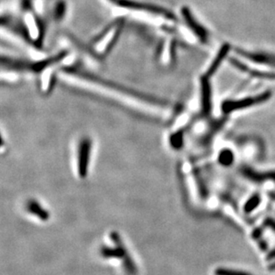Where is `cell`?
I'll return each mask as SVG.
<instances>
[{
	"instance_id": "1",
	"label": "cell",
	"mask_w": 275,
	"mask_h": 275,
	"mask_svg": "<svg viewBox=\"0 0 275 275\" xmlns=\"http://www.w3.org/2000/svg\"><path fill=\"white\" fill-rule=\"evenodd\" d=\"M112 240L115 244L114 247H102L101 249V256L104 258H115L123 259V265L125 271L129 275H135L137 272V268L132 258L129 256V253L125 247L124 243L117 233L112 234Z\"/></svg>"
},
{
	"instance_id": "2",
	"label": "cell",
	"mask_w": 275,
	"mask_h": 275,
	"mask_svg": "<svg viewBox=\"0 0 275 275\" xmlns=\"http://www.w3.org/2000/svg\"><path fill=\"white\" fill-rule=\"evenodd\" d=\"M65 72H70L71 74H75V75H78L80 78H84V79H87V80H91L93 82L100 83L102 86H105V87H109V88H114L116 90L121 91V92L124 93V94L132 95V96L137 97V98L141 99V100L145 101V102H153V103H158V102L162 103L163 102L162 101L153 98V97L149 96L147 94L138 93V92H136L135 90H131L130 88H128V87H123V86H121V85H117V84L113 83V82H109V81L106 80V79H101V78L96 77V76L93 75V74L88 73L87 72H81V71H79V70L72 68L65 69Z\"/></svg>"
},
{
	"instance_id": "3",
	"label": "cell",
	"mask_w": 275,
	"mask_h": 275,
	"mask_svg": "<svg viewBox=\"0 0 275 275\" xmlns=\"http://www.w3.org/2000/svg\"><path fill=\"white\" fill-rule=\"evenodd\" d=\"M271 94H272V93H271V91L267 90L263 92V93H260V94H255L252 96H248L245 98L236 99V100H233V99L226 100L222 103L223 113L228 114V113L238 112V111H241V109L251 108L253 106L262 104V103H264V102H267L271 99Z\"/></svg>"
},
{
	"instance_id": "4",
	"label": "cell",
	"mask_w": 275,
	"mask_h": 275,
	"mask_svg": "<svg viewBox=\"0 0 275 275\" xmlns=\"http://www.w3.org/2000/svg\"><path fill=\"white\" fill-rule=\"evenodd\" d=\"M182 16L185 20L186 25L192 30V33L195 35L202 44H207L209 41V32L201 23L195 18L192 11L186 7H184L181 10Z\"/></svg>"
},
{
	"instance_id": "5",
	"label": "cell",
	"mask_w": 275,
	"mask_h": 275,
	"mask_svg": "<svg viewBox=\"0 0 275 275\" xmlns=\"http://www.w3.org/2000/svg\"><path fill=\"white\" fill-rule=\"evenodd\" d=\"M92 141L88 137H84L80 140L78 152V172L79 177L85 178L87 177L88 166L90 161Z\"/></svg>"
},
{
	"instance_id": "6",
	"label": "cell",
	"mask_w": 275,
	"mask_h": 275,
	"mask_svg": "<svg viewBox=\"0 0 275 275\" xmlns=\"http://www.w3.org/2000/svg\"><path fill=\"white\" fill-rule=\"evenodd\" d=\"M200 97L201 113L207 116L212 109V87L210 78L205 74L200 78Z\"/></svg>"
},
{
	"instance_id": "7",
	"label": "cell",
	"mask_w": 275,
	"mask_h": 275,
	"mask_svg": "<svg viewBox=\"0 0 275 275\" xmlns=\"http://www.w3.org/2000/svg\"><path fill=\"white\" fill-rule=\"evenodd\" d=\"M231 50H232V46H231L230 44L225 43L220 47V49H219L218 52L216 53V56H215V59L212 61L211 64L209 65V67L207 69V72L205 73V75L211 78L212 76L215 74V72L218 71L219 67L221 66L223 62L226 60V57H228Z\"/></svg>"
},
{
	"instance_id": "8",
	"label": "cell",
	"mask_w": 275,
	"mask_h": 275,
	"mask_svg": "<svg viewBox=\"0 0 275 275\" xmlns=\"http://www.w3.org/2000/svg\"><path fill=\"white\" fill-rule=\"evenodd\" d=\"M27 211L31 215H34L42 221H46L50 217V214L45 209V207H42L41 204L35 200H30L26 204Z\"/></svg>"
},
{
	"instance_id": "9",
	"label": "cell",
	"mask_w": 275,
	"mask_h": 275,
	"mask_svg": "<svg viewBox=\"0 0 275 275\" xmlns=\"http://www.w3.org/2000/svg\"><path fill=\"white\" fill-rule=\"evenodd\" d=\"M215 275H251L246 271H236V270H231V269H225V268H219L215 271Z\"/></svg>"
},
{
	"instance_id": "10",
	"label": "cell",
	"mask_w": 275,
	"mask_h": 275,
	"mask_svg": "<svg viewBox=\"0 0 275 275\" xmlns=\"http://www.w3.org/2000/svg\"><path fill=\"white\" fill-rule=\"evenodd\" d=\"M65 8H66V6H65V3H64V2H62L60 4H58V6H57V8L54 9V13H53L54 19L59 21L64 17V15H65Z\"/></svg>"
},
{
	"instance_id": "11",
	"label": "cell",
	"mask_w": 275,
	"mask_h": 275,
	"mask_svg": "<svg viewBox=\"0 0 275 275\" xmlns=\"http://www.w3.org/2000/svg\"><path fill=\"white\" fill-rule=\"evenodd\" d=\"M234 156L230 151H226L220 154V162L225 165H229L233 161Z\"/></svg>"
},
{
	"instance_id": "12",
	"label": "cell",
	"mask_w": 275,
	"mask_h": 275,
	"mask_svg": "<svg viewBox=\"0 0 275 275\" xmlns=\"http://www.w3.org/2000/svg\"><path fill=\"white\" fill-rule=\"evenodd\" d=\"M259 200H260L259 197H252V199H250L248 201V203L246 204V210L247 211H251L255 207H257V205L259 204Z\"/></svg>"
},
{
	"instance_id": "13",
	"label": "cell",
	"mask_w": 275,
	"mask_h": 275,
	"mask_svg": "<svg viewBox=\"0 0 275 275\" xmlns=\"http://www.w3.org/2000/svg\"><path fill=\"white\" fill-rule=\"evenodd\" d=\"M109 1H112V2L115 3L116 5H119V3H120V1H121V0H109Z\"/></svg>"
}]
</instances>
